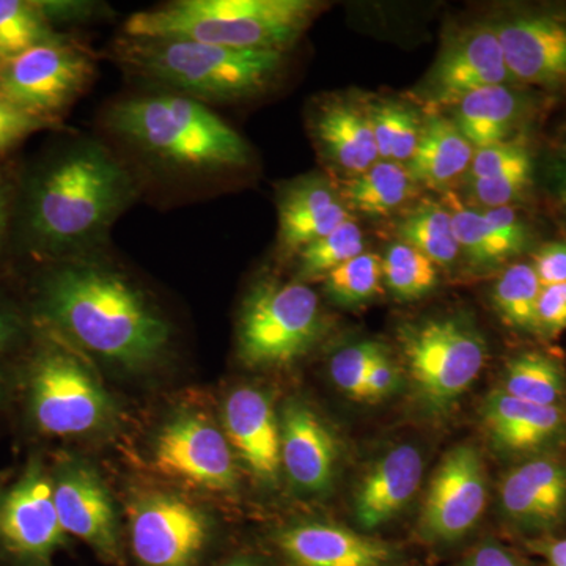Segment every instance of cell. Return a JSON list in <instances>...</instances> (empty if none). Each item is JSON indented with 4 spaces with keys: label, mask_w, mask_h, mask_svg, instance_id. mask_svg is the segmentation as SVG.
I'll return each instance as SVG.
<instances>
[{
    "label": "cell",
    "mask_w": 566,
    "mask_h": 566,
    "mask_svg": "<svg viewBox=\"0 0 566 566\" xmlns=\"http://www.w3.org/2000/svg\"><path fill=\"white\" fill-rule=\"evenodd\" d=\"M316 136L338 166L364 174L379 158L370 117L352 104L324 107L316 120Z\"/></svg>",
    "instance_id": "25"
},
{
    "label": "cell",
    "mask_w": 566,
    "mask_h": 566,
    "mask_svg": "<svg viewBox=\"0 0 566 566\" xmlns=\"http://www.w3.org/2000/svg\"><path fill=\"white\" fill-rule=\"evenodd\" d=\"M385 346L360 342L338 349L331 357L329 375L335 387L353 400L367 401V379L378 354Z\"/></svg>",
    "instance_id": "37"
},
{
    "label": "cell",
    "mask_w": 566,
    "mask_h": 566,
    "mask_svg": "<svg viewBox=\"0 0 566 566\" xmlns=\"http://www.w3.org/2000/svg\"><path fill=\"white\" fill-rule=\"evenodd\" d=\"M337 193L319 180L292 186L279 202V240L285 251L300 252L348 221Z\"/></svg>",
    "instance_id": "23"
},
{
    "label": "cell",
    "mask_w": 566,
    "mask_h": 566,
    "mask_svg": "<svg viewBox=\"0 0 566 566\" xmlns=\"http://www.w3.org/2000/svg\"><path fill=\"white\" fill-rule=\"evenodd\" d=\"M423 476V458L416 446L387 450L365 472L354 494V520L364 531H375L395 520L411 504Z\"/></svg>",
    "instance_id": "20"
},
{
    "label": "cell",
    "mask_w": 566,
    "mask_h": 566,
    "mask_svg": "<svg viewBox=\"0 0 566 566\" xmlns=\"http://www.w3.org/2000/svg\"><path fill=\"white\" fill-rule=\"evenodd\" d=\"M415 193V180L397 163H376L364 174L346 181L342 197L354 210L371 216L390 214Z\"/></svg>",
    "instance_id": "27"
},
{
    "label": "cell",
    "mask_w": 566,
    "mask_h": 566,
    "mask_svg": "<svg viewBox=\"0 0 566 566\" xmlns=\"http://www.w3.org/2000/svg\"><path fill=\"white\" fill-rule=\"evenodd\" d=\"M474 147L455 122L431 115L422 125L419 147L409 161L408 172L415 182L441 189L471 167Z\"/></svg>",
    "instance_id": "24"
},
{
    "label": "cell",
    "mask_w": 566,
    "mask_h": 566,
    "mask_svg": "<svg viewBox=\"0 0 566 566\" xmlns=\"http://www.w3.org/2000/svg\"><path fill=\"white\" fill-rule=\"evenodd\" d=\"M7 223H9V191H7L6 182L0 177V248H2L3 238H6Z\"/></svg>",
    "instance_id": "47"
},
{
    "label": "cell",
    "mask_w": 566,
    "mask_h": 566,
    "mask_svg": "<svg viewBox=\"0 0 566 566\" xmlns=\"http://www.w3.org/2000/svg\"><path fill=\"white\" fill-rule=\"evenodd\" d=\"M488 501L486 471L479 450L453 447L436 469L424 495L419 531L427 542L453 543L479 523Z\"/></svg>",
    "instance_id": "12"
},
{
    "label": "cell",
    "mask_w": 566,
    "mask_h": 566,
    "mask_svg": "<svg viewBox=\"0 0 566 566\" xmlns=\"http://www.w3.org/2000/svg\"><path fill=\"white\" fill-rule=\"evenodd\" d=\"M400 368L390 359L386 348L378 354L367 379V401L385 400L400 387Z\"/></svg>",
    "instance_id": "42"
},
{
    "label": "cell",
    "mask_w": 566,
    "mask_h": 566,
    "mask_svg": "<svg viewBox=\"0 0 566 566\" xmlns=\"http://www.w3.org/2000/svg\"><path fill=\"white\" fill-rule=\"evenodd\" d=\"M51 475L55 509L66 535L82 539L106 564L125 565L117 513L98 474L81 461H66Z\"/></svg>",
    "instance_id": "14"
},
{
    "label": "cell",
    "mask_w": 566,
    "mask_h": 566,
    "mask_svg": "<svg viewBox=\"0 0 566 566\" xmlns=\"http://www.w3.org/2000/svg\"><path fill=\"white\" fill-rule=\"evenodd\" d=\"M370 117L379 158L390 163H409L419 147L422 125L415 112L398 104L375 107Z\"/></svg>",
    "instance_id": "32"
},
{
    "label": "cell",
    "mask_w": 566,
    "mask_h": 566,
    "mask_svg": "<svg viewBox=\"0 0 566 566\" xmlns=\"http://www.w3.org/2000/svg\"><path fill=\"white\" fill-rule=\"evenodd\" d=\"M274 545L285 566H397L389 543L327 521L283 527Z\"/></svg>",
    "instance_id": "16"
},
{
    "label": "cell",
    "mask_w": 566,
    "mask_h": 566,
    "mask_svg": "<svg viewBox=\"0 0 566 566\" xmlns=\"http://www.w3.org/2000/svg\"><path fill=\"white\" fill-rule=\"evenodd\" d=\"M505 65L517 80L539 85L566 82V24L549 17H517L495 28Z\"/></svg>",
    "instance_id": "21"
},
{
    "label": "cell",
    "mask_w": 566,
    "mask_h": 566,
    "mask_svg": "<svg viewBox=\"0 0 566 566\" xmlns=\"http://www.w3.org/2000/svg\"><path fill=\"white\" fill-rule=\"evenodd\" d=\"M406 370L424 412L444 416L486 363V344L471 324L457 318L424 319L400 331Z\"/></svg>",
    "instance_id": "7"
},
{
    "label": "cell",
    "mask_w": 566,
    "mask_h": 566,
    "mask_svg": "<svg viewBox=\"0 0 566 566\" xmlns=\"http://www.w3.org/2000/svg\"><path fill=\"white\" fill-rule=\"evenodd\" d=\"M403 243L411 245L434 264H452L460 253L452 214L438 205L427 203L409 214L398 229Z\"/></svg>",
    "instance_id": "31"
},
{
    "label": "cell",
    "mask_w": 566,
    "mask_h": 566,
    "mask_svg": "<svg viewBox=\"0 0 566 566\" xmlns=\"http://www.w3.org/2000/svg\"><path fill=\"white\" fill-rule=\"evenodd\" d=\"M502 515L527 534H546L566 521V458L557 453L526 458L499 486Z\"/></svg>",
    "instance_id": "15"
},
{
    "label": "cell",
    "mask_w": 566,
    "mask_h": 566,
    "mask_svg": "<svg viewBox=\"0 0 566 566\" xmlns=\"http://www.w3.org/2000/svg\"><path fill=\"white\" fill-rule=\"evenodd\" d=\"M22 326L17 314L0 303V353L7 352L20 340Z\"/></svg>",
    "instance_id": "45"
},
{
    "label": "cell",
    "mask_w": 566,
    "mask_h": 566,
    "mask_svg": "<svg viewBox=\"0 0 566 566\" xmlns=\"http://www.w3.org/2000/svg\"><path fill=\"white\" fill-rule=\"evenodd\" d=\"M93 70L76 44L44 41L0 63V98L50 123L87 88Z\"/></svg>",
    "instance_id": "9"
},
{
    "label": "cell",
    "mask_w": 566,
    "mask_h": 566,
    "mask_svg": "<svg viewBox=\"0 0 566 566\" xmlns=\"http://www.w3.org/2000/svg\"><path fill=\"white\" fill-rule=\"evenodd\" d=\"M50 123L18 109L13 104L0 98V153L10 150L32 133L48 128Z\"/></svg>",
    "instance_id": "40"
},
{
    "label": "cell",
    "mask_w": 566,
    "mask_h": 566,
    "mask_svg": "<svg viewBox=\"0 0 566 566\" xmlns=\"http://www.w3.org/2000/svg\"><path fill=\"white\" fill-rule=\"evenodd\" d=\"M3 389H6V382H3L2 375H0V398H2Z\"/></svg>",
    "instance_id": "51"
},
{
    "label": "cell",
    "mask_w": 566,
    "mask_h": 566,
    "mask_svg": "<svg viewBox=\"0 0 566 566\" xmlns=\"http://www.w3.org/2000/svg\"><path fill=\"white\" fill-rule=\"evenodd\" d=\"M11 471H0V495L9 488Z\"/></svg>",
    "instance_id": "50"
},
{
    "label": "cell",
    "mask_w": 566,
    "mask_h": 566,
    "mask_svg": "<svg viewBox=\"0 0 566 566\" xmlns=\"http://www.w3.org/2000/svg\"><path fill=\"white\" fill-rule=\"evenodd\" d=\"M381 279V259L364 252L326 275V292L338 304H364L379 292Z\"/></svg>",
    "instance_id": "36"
},
{
    "label": "cell",
    "mask_w": 566,
    "mask_h": 566,
    "mask_svg": "<svg viewBox=\"0 0 566 566\" xmlns=\"http://www.w3.org/2000/svg\"><path fill=\"white\" fill-rule=\"evenodd\" d=\"M153 461L164 475L211 491L237 488V468L227 436L200 415H181L167 422L156 438Z\"/></svg>",
    "instance_id": "13"
},
{
    "label": "cell",
    "mask_w": 566,
    "mask_h": 566,
    "mask_svg": "<svg viewBox=\"0 0 566 566\" xmlns=\"http://www.w3.org/2000/svg\"><path fill=\"white\" fill-rule=\"evenodd\" d=\"M364 253L363 230L352 219L342 223L333 233L305 245L297 252L300 264H297V277L301 281H308L314 277H326L331 271L340 266L354 256Z\"/></svg>",
    "instance_id": "34"
},
{
    "label": "cell",
    "mask_w": 566,
    "mask_h": 566,
    "mask_svg": "<svg viewBox=\"0 0 566 566\" xmlns=\"http://www.w3.org/2000/svg\"><path fill=\"white\" fill-rule=\"evenodd\" d=\"M538 334L543 337H557L566 329V282L557 285L543 286L539 293Z\"/></svg>",
    "instance_id": "41"
},
{
    "label": "cell",
    "mask_w": 566,
    "mask_h": 566,
    "mask_svg": "<svg viewBox=\"0 0 566 566\" xmlns=\"http://www.w3.org/2000/svg\"><path fill=\"white\" fill-rule=\"evenodd\" d=\"M381 266L386 285L401 300H417L438 282L436 264L403 241L387 249Z\"/></svg>",
    "instance_id": "33"
},
{
    "label": "cell",
    "mask_w": 566,
    "mask_h": 566,
    "mask_svg": "<svg viewBox=\"0 0 566 566\" xmlns=\"http://www.w3.org/2000/svg\"><path fill=\"white\" fill-rule=\"evenodd\" d=\"M531 547L545 558L547 566H566V538L538 539Z\"/></svg>",
    "instance_id": "46"
},
{
    "label": "cell",
    "mask_w": 566,
    "mask_h": 566,
    "mask_svg": "<svg viewBox=\"0 0 566 566\" xmlns=\"http://www.w3.org/2000/svg\"><path fill=\"white\" fill-rule=\"evenodd\" d=\"M115 55L134 73L202 103L234 102L262 92L283 62L279 51L128 36L117 44Z\"/></svg>",
    "instance_id": "5"
},
{
    "label": "cell",
    "mask_w": 566,
    "mask_h": 566,
    "mask_svg": "<svg viewBox=\"0 0 566 566\" xmlns=\"http://www.w3.org/2000/svg\"><path fill=\"white\" fill-rule=\"evenodd\" d=\"M542 283L534 266L516 263L506 268L493 290V304L497 314L509 326L526 333L538 334V308Z\"/></svg>",
    "instance_id": "30"
},
{
    "label": "cell",
    "mask_w": 566,
    "mask_h": 566,
    "mask_svg": "<svg viewBox=\"0 0 566 566\" xmlns=\"http://www.w3.org/2000/svg\"><path fill=\"white\" fill-rule=\"evenodd\" d=\"M218 566H270V564L252 554H238V556L226 558Z\"/></svg>",
    "instance_id": "48"
},
{
    "label": "cell",
    "mask_w": 566,
    "mask_h": 566,
    "mask_svg": "<svg viewBox=\"0 0 566 566\" xmlns=\"http://www.w3.org/2000/svg\"><path fill=\"white\" fill-rule=\"evenodd\" d=\"M106 123L137 150L189 172H222L251 161L243 137L191 96L122 99L107 112Z\"/></svg>",
    "instance_id": "3"
},
{
    "label": "cell",
    "mask_w": 566,
    "mask_h": 566,
    "mask_svg": "<svg viewBox=\"0 0 566 566\" xmlns=\"http://www.w3.org/2000/svg\"><path fill=\"white\" fill-rule=\"evenodd\" d=\"M133 196V181L102 145L77 144L33 175L25 199V227L36 248L65 253L99 237Z\"/></svg>",
    "instance_id": "2"
},
{
    "label": "cell",
    "mask_w": 566,
    "mask_h": 566,
    "mask_svg": "<svg viewBox=\"0 0 566 566\" xmlns=\"http://www.w3.org/2000/svg\"><path fill=\"white\" fill-rule=\"evenodd\" d=\"M52 40L36 2L0 0V63Z\"/></svg>",
    "instance_id": "35"
},
{
    "label": "cell",
    "mask_w": 566,
    "mask_h": 566,
    "mask_svg": "<svg viewBox=\"0 0 566 566\" xmlns=\"http://www.w3.org/2000/svg\"><path fill=\"white\" fill-rule=\"evenodd\" d=\"M520 103L504 85L480 88L457 104L455 125L472 147L485 148L504 142L516 122Z\"/></svg>",
    "instance_id": "26"
},
{
    "label": "cell",
    "mask_w": 566,
    "mask_h": 566,
    "mask_svg": "<svg viewBox=\"0 0 566 566\" xmlns=\"http://www.w3.org/2000/svg\"><path fill=\"white\" fill-rule=\"evenodd\" d=\"M29 411L41 433L73 438L109 422L114 406L91 367L69 349L50 345L29 368Z\"/></svg>",
    "instance_id": "8"
},
{
    "label": "cell",
    "mask_w": 566,
    "mask_h": 566,
    "mask_svg": "<svg viewBox=\"0 0 566 566\" xmlns=\"http://www.w3.org/2000/svg\"><path fill=\"white\" fill-rule=\"evenodd\" d=\"M461 566H526L501 543L488 539L482 545L476 546L468 557L464 558Z\"/></svg>",
    "instance_id": "44"
},
{
    "label": "cell",
    "mask_w": 566,
    "mask_h": 566,
    "mask_svg": "<svg viewBox=\"0 0 566 566\" xmlns=\"http://www.w3.org/2000/svg\"><path fill=\"white\" fill-rule=\"evenodd\" d=\"M510 76L495 29H479L439 62L431 84V102L436 106L458 104L469 93L504 85Z\"/></svg>",
    "instance_id": "22"
},
{
    "label": "cell",
    "mask_w": 566,
    "mask_h": 566,
    "mask_svg": "<svg viewBox=\"0 0 566 566\" xmlns=\"http://www.w3.org/2000/svg\"><path fill=\"white\" fill-rule=\"evenodd\" d=\"M66 538L55 509L52 475L40 460H32L0 495V562L54 566Z\"/></svg>",
    "instance_id": "10"
},
{
    "label": "cell",
    "mask_w": 566,
    "mask_h": 566,
    "mask_svg": "<svg viewBox=\"0 0 566 566\" xmlns=\"http://www.w3.org/2000/svg\"><path fill=\"white\" fill-rule=\"evenodd\" d=\"M281 453L282 469L301 493H324L333 485L337 441L322 417L303 401L283 406Z\"/></svg>",
    "instance_id": "18"
},
{
    "label": "cell",
    "mask_w": 566,
    "mask_h": 566,
    "mask_svg": "<svg viewBox=\"0 0 566 566\" xmlns=\"http://www.w3.org/2000/svg\"><path fill=\"white\" fill-rule=\"evenodd\" d=\"M450 208L458 244L475 264L493 266L526 248V243L515 240L494 226L485 212L468 210L453 197L450 199Z\"/></svg>",
    "instance_id": "29"
},
{
    "label": "cell",
    "mask_w": 566,
    "mask_h": 566,
    "mask_svg": "<svg viewBox=\"0 0 566 566\" xmlns=\"http://www.w3.org/2000/svg\"><path fill=\"white\" fill-rule=\"evenodd\" d=\"M501 390L528 403L564 406L566 374L562 364L547 354L523 353L506 364Z\"/></svg>",
    "instance_id": "28"
},
{
    "label": "cell",
    "mask_w": 566,
    "mask_h": 566,
    "mask_svg": "<svg viewBox=\"0 0 566 566\" xmlns=\"http://www.w3.org/2000/svg\"><path fill=\"white\" fill-rule=\"evenodd\" d=\"M482 423L491 444L506 457L526 460L553 452L566 441L564 406L528 403L501 389L483 401Z\"/></svg>",
    "instance_id": "17"
},
{
    "label": "cell",
    "mask_w": 566,
    "mask_h": 566,
    "mask_svg": "<svg viewBox=\"0 0 566 566\" xmlns=\"http://www.w3.org/2000/svg\"><path fill=\"white\" fill-rule=\"evenodd\" d=\"M322 331L314 290L303 282H260L241 305L238 354L249 367H286L311 352Z\"/></svg>",
    "instance_id": "6"
},
{
    "label": "cell",
    "mask_w": 566,
    "mask_h": 566,
    "mask_svg": "<svg viewBox=\"0 0 566 566\" xmlns=\"http://www.w3.org/2000/svg\"><path fill=\"white\" fill-rule=\"evenodd\" d=\"M472 182V192L480 203L488 208L509 207L516 200L532 182V167L515 170V172L491 178V180H475Z\"/></svg>",
    "instance_id": "39"
},
{
    "label": "cell",
    "mask_w": 566,
    "mask_h": 566,
    "mask_svg": "<svg viewBox=\"0 0 566 566\" xmlns=\"http://www.w3.org/2000/svg\"><path fill=\"white\" fill-rule=\"evenodd\" d=\"M527 167H532V159L526 148L513 142H501V144L479 148L472 158L469 172H471V181L491 180V178L502 177Z\"/></svg>",
    "instance_id": "38"
},
{
    "label": "cell",
    "mask_w": 566,
    "mask_h": 566,
    "mask_svg": "<svg viewBox=\"0 0 566 566\" xmlns=\"http://www.w3.org/2000/svg\"><path fill=\"white\" fill-rule=\"evenodd\" d=\"M536 277L542 286L566 282V243H549L535 253Z\"/></svg>",
    "instance_id": "43"
},
{
    "label": "cell",
    "mask_w": 566,
    "mask_h": 566,
    "mask_svg": "<svg viewBox=\"0 0 566 566\" xmlns=\"http://www.w3.org/2000/svg\"><path fill=\"white\" fill-rule=\"evenodd\" d=\"M315 10L308 0H178L133 14L125 36L283 52L300 39Z\"/></svg>",
    "instance_id": "4"
},
{
    "label": "cell",
    "mask_w": 566,
    "mask_h": 566,
    "mask_svg": "<svg viewBox=\"0 0 566 566\" xmlns=\"http://www.w3.org/2000/svg\"><path fill=\"white\" fill-rule=\"evenodd\" d=\"M227 441L241 463L264 485L277 483L282 472L281 420L270 398L260 390L241 387L223 408Z\"/></svg>",
    "instance_id": "19"
},
{
    "label": "cell",
    "mask_w": 566,
    "mask_h": 566,
    "mask_svg": "<svg viewBox=\"0 0 566 566\" xmlns=\"http://www.w3.org/2000/svg\"><path fill=\"white\" fill-rule=\"evenodd\" d=\"M557 189L558 196H560V200L566 208V153L562 156L557 167Z\"/></svg>",
    "instance_id": "49"
},
{
    "label": "cell",
    "mask_w": 566,
    "mask_h": 566,
    "mask_svg": "<svg viewBox=\"0 0 566 566\" xmlns=\"http://www.w3.org/2000/svg\"><path fill=\"white\" fill-rule=\"evenodd\" d=\"M40 307L71 340L126 370L151 367L169 349L167 319L125 275L102 264L51 270L41 282Z\"/></svg>",
    "instance_id": "1"
},
{
    "label": "cell",
    "mask_w": 566,
    "mask_h": 566,
    "mask_svg": "<svg viewBox=\"0 0 566 566\" xmlns=\"http://www.w3.org/2000/svg\"><path fill=\"white\" fill-rule=\"evenodd\" d=\"M211 543L210 517L180 495L148 493L129 506V549L137 566H202Z\"/></svg>",
    "instance_id": "11"
}]
</instances>
